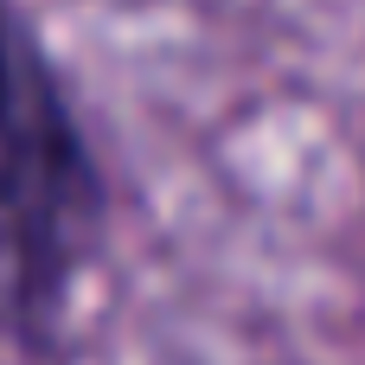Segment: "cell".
<instances>
[{
  "instance_id": "6da1fadb",
  "label": "cell",
  "mask_w": 365,
  "mask_h": 365,
  "mask_svg": "<svg viewBox=\"0 0 365 365\" xmlns=\"http://www.w3.org/2000/svg\"><path fill=\"white\" fill-rule=\"evenodd\" d=\"M109 173L77 90L26 0H0V340L58 359L109 244Z\"/></svg>"
}]
</instances>
